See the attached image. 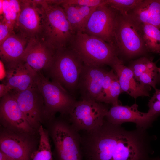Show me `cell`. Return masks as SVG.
<instances>
[{
	"label": "cell",
	"mask_w": 160,
	"mask_h": 160,
	"mask_svg": "<svg viewBox=\"0 0 160 160\" xmlns=\"http://www.w3.org/2000/svg\"><path fill=\"white\" fill-rule=\"evenodd\" d=\"M156 139L147 129L126 130L105 118L99 126L82 133L83 160H160L153 156L152 143Z\"/></svg>",
	"instance_id": "obj_1"
},
{
	"label": "cell",
	"mask_w": 160,
	"mask_h": 160,
	"mask_svg": "<svg viewBox=\"0 0 160 160\" xmlns=\"http://www.w3.org/2000/svg\"><path fill=\"white\" fill-rule=\"evenodd\" d=\"M42 14V24L37 37L56 51L67 48L74 35L60 0H37Z\"/></svg>",
	"instance_id": "obj_2"
},
{
	"label": "cell",
	"mask_w": 160,
	"mask_h": 160,
	"mask_svg": "<svg viewBox=\"0 0 160 160\" xmlns=\"http://www.w3.org/2000/svg\"><path fill=\"white\" fill-rule=\"evenodd\" d=\"M68 47L76 53L85 65L111 67L121 60L114 46L84 33L73 35Z\"/></svg>",
	"instance_id": "obj_3"
},
{
	"label": "cell",
	"mask_w": 160,
	"mask_h": 160,
	"mask_svg": "<svg viewBox=\"0 0 160 160\" xmlns=\"http://www.w3.org/2000/svg\"><path fill=\"white\" fill-rule=\"evenodd\" d=\"M84 66L78 55L68 47L57 50L42 71L46 77L59 83L74 97Z\"/></svg>",
	"instance_id": "obj_4"
},
{
	"label": "cell",
	"mask_w": 160,
	"mask_h": 160,
	"mask_svg": "<svg viewBox=\"0 0 160 160\" xmlns=\"http://www.w3.org/2000/svg\"><path fill=\"white\" fill-rule=\"evenodd\" d=\"M114 45L119 53L129 57L148 52L143 39L142 23L118 12L114 32Z\"/></svg>",
	"instance_id": "obj_5"
},
{
	"label": "cell",
	"mask_w": 160,
	"mask_h": 160,
	"mask_svg": "<svg viewBox=\"0 0 160 160\" xmlns=\"http://www.w3.org/2000/svg\"><path fill=\"white\" fill-rule=\"evenodd\" d=\"M41 72L37 73L36 84L43 98L45 113L53 117L59 112L68 116L76 100L60 84L50 81Z\"/></svg>",
	"instance_id": "obj_6"
},
{
	"label": "cell",
	"mask_w": 160,
	"mask_h": 160,
	"mask_svg": "<svg viewBox=\"0 0 160 160\" xmlns=\"http://www.w3.org/2000/svg\"><path fill=\"white\" fill-rule=\"evenodd\" d=\"M52 135L55 147L56 160H83L79 132L66 121L55 122Z\"/></svg>",
	"instance_id": "obj_7"
},
{
	"label": "cell",
	"mask_w": 160,
	"mask_h": 160,
	"mask_svg": "<svg viewBox=\"0 0 160 160\" xmlns=\"http://www.w3.org/2000/svg\"><path fill=\"white\" fill-rule=\"evenodd\" d=\"M109 109L103 103L90 100H76L68 117L77 131H88L103 124Z\"/></svg>",
	"instance_id": "obj_8"
},
{
	"label": "cell",
	"mask_w": 160,
	"mask_h": 160,
	"mask_svg": "<svg viewBox=\"0 0 160 160\" xmlns=\"http://www.w3.org/2000/svg\"><path fill=\"white\" fill-rule=\"evenodd\" d=\"M118 14V12L107 4L97 7L89 18L84 33L115 46L114 32Z\"/></svg>",
	"instance_id": "obj_9"
},
{
	"label": "cell",
	"mask_w": 160,
	"mask_h": 160,
	"mask_svg": "<svg viewBox=\"0 0 160 160\" xmlns=\"http://www.w3.org/2000/svg\"><path fill=\"white\" fill-rule=\"evenodd\" d=\"M16 99L27 121L32 127L36 125L45 113L43 97L36 84L21 91L9 92Z\"/></svg>",
	"instance_id": "obj_10"
},
{
	"label": "cell",
	"mask_w": 160,
	"mask_h": 160,
	"mask_svg": "<svg viewBox=\"0 0 160 160\" xmlns=\"http://www.w3.org/2000/svg\"><path fill=\"white\" fill-rule=\"evenodd\" d=\"M15 29L29 39L37 37L41 29L42 14L37 0H22Z\"/></svg>",
	"instance_id": "obj_11"
},
{
	"label": "cell",
	"mask_w": 160,
	"mask_h": 160,
	"mask_svg": "<svg viewBox=\"0 0 160 160\" xmlns=\"http://www.w3.org/2000/svg\"><path fill=\"white\" fill-rule=\"evenodd\" d=\"M107 71L102 67L90 66L84 65L77 89L80 93L81 100L98 102Z\"/></svg>",
	"instance_id": "obj_12"
},
{
	"label": "cell",
	"mask_w": 160,
	"mask_h": 160,
	"mask_svg": "<svg viewBox=\"0 0 160 160\" xmlns=\"http://www.w3.org/2000/svg\"><path fill=\"white\" fill-rule=\"evenodd\" d=\"M138 108L136 103L131 106L112 105L108 111L105 119L114 124L121 125L125 122H131L135 123L136 127L147 129L157 117L149 115L147 112H140Z\"/></svg>",
	"instance_id": "obj_13"
},
{
	"label": "cell",
	"mask_w": 160,
	"mask_h": 160,
	"mask_svg": "<svg viewBox=\"0 0 160 160\" xmlns=\"http://www.w3.org/2000/svg\"><path fill=\"white\" fill-rule=\"evenodd\" d=\"M56 51L35 37L30 39L22 59L36 72L42 71L52 60Z\"/></svg>",
	"instance_id": "obj_14"
},
{
	"label": "cell",
	"mask_w": 160,
	"mask_h": 160,
	"mask_svg": "<svg viewBox=\"0 0 160 160\" xmlns=\"http://www.w3.org/2000/svg\"><path fill=\"white\" fill-rule=\"evenodd\" d=\"M5 65L6 84L10 91H24L36 84L37 72L24 62L21 61Z\"/></svg>",
	"instance_id": "obj_15"
},
{
	"label": "cell",
	"mask_w": 160,
	"mask_h": 160,
	"mask_svg": "<svg viewBox=\"0 0 160 160\" xmlns=\"http://www.w3.org/2000/svg\"><path fill=\"white\" fill-rule=\"evenodd\" d=\"M117 75L123 92L136 99L139 97L150 96L151 87L141 84L135 79L131 69L126 66L121 60L111 66Z\"/></svg>",
	"instance_id": "obj_16"
},
{
	"label": "cell",
	"mask_w": 160,
	"mask_h": 160,
	"mask_svg": "<svg viewBox=\"0 0 160 160\" xmlns=\"http://www.w3.org/2000/svg\"><path fill=\"white\" fill-rule=\"evenodd\" d=\"M29 39L15 29L14 33L0 45V58L3 63L21 61Z\"/></svg>",
	"instance_id": "obj_17"
},
{
	"label": "cell",
	"mask_w": 160,
	"mask_h": 160,
	"mask_svg": "<svg viewBox=\"0 0 160 160\" xmlns=\"http://www.w3.org/2000/svg\"><path fill=\"white\" fill-rule=\"evenodd\" d=\"M0 114L1 118L18 129L26 132L31 130V126L9 92L1 98Z\"/></svg>",
	"instance_id": "obj_18"
},
{
	"label": "cell",
	"mask_w": 160,
	"mask_h": 160,
	"mask_svg": "<svg viewBox=\"0 0 160 160\" xmlns=\"http://www.w3.org/2000/svg\"><path fill=\"white\" fill-rule=\"evenodd\" d=\"M0 151L13 160H30L31 147L29 142L17 135L6 134L0 139Z\"/></svg>",
	"instance_id": "obj_19"
},
{
	"label": "cell",
	"mask_w": 160,
	"mask_h": 160,
	"mask_svg": "<svg viewBox=\"0 0 160 160\" xmlns=\"http://www.w3.org/2000/svg\"><path fill=\"white\" fill-rule=\"evenodd\" d=\"M128 15L140 23H147L160 29V0H142Z\"/></svg>",
	"instance_id": "obj_20"
},
{
	"label": "cell",
	"mask_w": 160,
	"mask_h": 160,
	"mask_svg": "<svg viewBox=\"0 0 160 160\" xmlns=\"http://www.w3.org/2000/svg\"><path fill=\"white\" fill-rule=\"evenodd\" d=\"M60 5L64 10L74 35L84 33L87 23L97 7L68 4L61 0Z\"/></svg>",
	"instance_id": "obj_21"
},
{
	"label": "cell",
	"mask_w": 160,
	"mask_h": 160,
	"mask_svg": "<svg viewBox=\"0 0 160 160\" xmlns=\"http://www.w3.org/2000/svg\"><path fill=\"white\" fill-rule=\"evenodd\" d=\"M143 39L148 52L160 54V29L152 25L142 23Z\"/></svg>",
	"instance_id": "obj_22"
},
{
	"label": "cell",
	"mask_w": 160,
	"mask_h": 160,
	"mask_svg": "<svg viewBox=\"0 0 160 160\" xmlns=\"http://www.w3.org/2000/svg\"><path fill=\"white\" fill-rule=\"evenodd\" d=\"M39 132V141L38 147L32 153V160H53L48 136L42 125L40 126Z\"/></svg>",
	"instance_id": "obj_23"
},
{
	"label": "cell",
	"mask_w": 160,
	"mask_h": 160,
	"mask_svg": "<svg viewBox=\"0 0 160 160\" xmlns=\"http://www.w3.org/2000/svg\"><path fill=\"white\" fill-rule=\"evenodd\" d=\"M2 7L0 12H3L4 18L8 23L15 27L20 11V1H1Z\"/></svg>",
	"instance_id": "obj_24"
},
{
	"label": "cell",
	"mask_w": 160,
	"mask_h": 160,
	"mask_svg": "<svg viewBox=\"0 0 160 160\" xmlns=\"http://www.w3.org/2000/svg\"><path fill=\"white\" fill-rule=\"evenodd\" d=\"M129 67L132 71L137 80L143 73L157 70L158 68L151 60L145 57H143L133 61Z\"/></svg>",
	"instance_id": "obj_25"
},
{
	"label": "cell",
	"mask_w": 160,
	"mask_h": 160,
	"mask_svg": "<svg viewBox=\"0 0 160 160\" xmlns=\"http://www.w3.org/2000/svg\"><path fill=\"white\" fill-rule=\"evenodd\" d=\"M142 0H105L107 4L123 15L134 9L141 2Z\"/></svg>",
	"instance_id": "obj_26"
},
{
	"label": "cell",
	"mask_w": 160,
	"mask_h": 160,
	"mask_svg": "<svg viewBox=\"0 0 160 160\" xmlns=\"http://www.w3.org/2000/svg\"><path fill=\"white\" fill-rule=\"evenodd\" d=\"M122 91L118 77L116 74L111 83L109 90L107 104L112 105H119L118 97Z\"/></svg>",
	"instance_id": "obj_27"
},
{
	"label": "cell",
	"mask_w": 160,
	"mask_h": 160,
	"mask_svg": "<svg viewBox=\"0 0 160 160\" xmlns=\"http://www.w3.org/2000/svg\"><path fill=\"white\" fill-rule=\"evenodd\" d=\"M158 73V69L149 71L142 74L137 80L142 85L152 87L155 89L159 82V77Z\"/></svg>",
	"instance_id": "obj_28"
},
{
	"label": "cell",
	"mask_w": 160,
	"mask_h": 160,
	"mask_svg": "<svg viewBox=\"0 0 160 160\" xmlns=\"http://www.w3.org/2000/svg\"><path fill=\"white\" fill-rule=\"evenodd\" d=\"M116 75V73L112 69L107 71L104 79L98 102L107 103L109 90Z\"/></svg>",
	"instance_id": "obj_29"
},
{
	"label": "cell",
	"mask_w": 160,
	"mask_h": 160,
	"mask_svg": "<svg viewBox=\"0 0 160 160\" xmlns=\"http://www.w3.org/2000/svg\"><path fill=\"white\" fill-rule=\"evenodd\" d=\"M15 28V26L2 18L0 23V45L14 33Z\"/></svg>",
	"instance_id": "obj_30"
},
{
	"label": "cell",
	"mask_w": 160,
	"mask_h": 160,
	"mask_svg": "<svg viewBox=\"0 0 160 160\" xmlns=\"http://www.w3.org/2000/svg\"><path fill=\"white\" fill-rule=\"evenodd\" d=\"M65 3L88 7H97L105 4V0H64Z\"/></svg>",
	"instance_id": "obj_31"
},
{
	"label": "cell",
	"mask_w": 160,
	"mask_h": 160,
	"mask_svg": "<svg viewBox=\"0 0 160 160\" xmlns=\"http://www.w3.org/2000/svg\"><path fill=\"white\" fill-rule=\"evenodd\" d=\"M148 105L149 110L147 113L149 115L157 117L160 114V101L151 98Z\"/></svg>",
	"instance_id": "obj_32"
},
{
	"label": "cell",
	"mask_w": 160,
	"mask_h": 160,
	"mask_svg": "<svg viewBox=\"0 0 160 160\" xmlns=\"http://www.w3.org/2000/svg\"><path fill=\"white\" fill-rule=\"evenodd\" d=\"M10 90L7 85L5 84L0 85V97L1 98L9 92Z\"/></svg>",
	"instance_id": "obj_33"
},
{
	"label": "cell",
	"mask_w": 160,
	"mask_h": 160,
	"mask_svg": "<svg viewBox=\"0 0 160 160\" xmlns=\"http://www.w3.org/2000/svg\"><path fill=\"white\" fill-rule=\"evenodd\" d=\"M155 90V92L151 98L160 101V89L156 88Z\"/></svg>",
	"instance_id": "obj_34"
},
{
	"label": "cell",
	"mask_w": 160,
	"mask_h": 160,
	"mask_svg": "<svg viewBox=\"0 0 160 160\" xmlns=\"http://www.w3.org/2000/svg\"><path fill=\"white\" fill-rule=\"evenodd\" d=\"M0 160H13L11 158L0 151Z\"/></svg>",
	"instance_id": "obj_35"
},
{
	"label": "cell",
	"mask_w": 160,
	"mask_h": 160,
	"mask_svg": "<svg viewBox=\"0 0 160 160\" xmlns=\"http://www.w3.org/2000/svg\"><path fill=\"white\" fill-rule=\"evenodd\" d=\"M158 72L160 75V67L158 68Z\"/></svg>",
	"instance_id": "obj_36"
}]
</instances>
